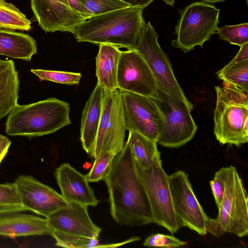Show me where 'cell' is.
I'll use <instances>...</instances> for the list:
<instances>
[{"label": "cell", "mask_w": 248, "mask_h": 248, "mask_svg": "<svg viewBox=\"0 0 248 248\" xmlns=\"http://www.w3.org/2000/svg\"><path fill=\"white\" fill-rule=\"evenodd\" d=\"M28 210L23 205L18 206H0V213L11 211H26Z\"/></svg>", "instance_id": "38"}, {"label": "cell", "mask_w": 248, "mask_h": 248, "mask_svg": "<svg viewBox=\"0 0 248 248\" xmlns=\"http://www.w3.org/2000/svg\"><path fill=\"white\" fill-rule=\"evenodd\" d=\"M225 171V168L222 167L216 172L213 179L209 182L217 209L220 206L224 193Z\"/></svg>", "instance_id": "33"}, {"label": "cell", "mask_w": 248, "mask_h": 248, "mask_svg": "<svg viewBox=\"0 0 248 248\" xmlns=\"http://www.w3.org/2000/svg\"><path fill=\"white\" fill-rule=\"evenodd\" d=\"M168 179L179 228L187 227L200 235L206 234L208 217L194 194L187 174L178 170L168 176Z\"/></svg>", "instance_id": "12"}, {"label": "cell", "mask_w": 248, "mask_h": 248, "mask_svg": "<svg viewBox=\"0 0 248 248\" xmlns=\"http://www.w3.org/2000/svg\"><path fill=\"white\" fill-rule=\"evenodd\" d=\"M93 16L130 7L122 0H80Z\"/></svg>", "instance_id": "30"}, {"label": "cell", "mask_w": 248, "mask_h": 248, "mask_svg": "<svg viewBox=\"0 0 248 248\" xmlns=\"http://www.w3.org/2000/svg\"><path fill=\"white\" fill-rule=\"evenodd\" d=\"M103 181L108 189L110 214L116 222L131 226L154 223L150 202L138 174L128 140L115 156Z\"/></svg>", "instance_id": "1"}, {"label": "cell", "mask_w": 248, "mask_h": 248, "mask_svg": "<svg viewBox=\"0 0 248 248\" xmlns=\"http://www.w3.org/2000/svg\"><path fill=\"white\" fill-rule=\"evenodd\" d=\"M54 176L62 195L68 202L95 206L98 203L86 175L78 171L70 164L64 163L55 170Z\"/></svg>", "instance_id": "17"}, {"label": "cell", "mask_w": 248, "mask_h": 248, "mask_svg": "<svg viewBox=\"0 0 248 248\" xmlns=\"http://www.w3.org/2000/svg\"><path fill=\"white\" fill-rule=\"evenodd\" d=\"M131 7H139L145 8L154 0H122Z\"/></svg>", "instance_id": "37"}, {"label": "cell", "mask_w": 248, "mask_h": 248, "mask_svg": "<svg viewBox=\"0 0 248 248\" xmlns=\"http://www.w3.org/2000/svg\"><path fill=\"white\" fill-rule=\"evenodd\" d=\"M15 183L22 205L46 218L68 203L62 194L31 176L20 175Z\"/></svg>", "instance_id": "15"}, {"label": "cell", "mask_w": 248, "mask_h": 248, "mask_svg": "<svg viewBox=\"0 0 248 248\" xmlns=\"http://www.w3.org/2000/svg\"><path fill=\"white\" fill-rule=\"evenodd\" d=\"M116 155L106 152L94 159L93 165L86 174L89 182H98L104 180L108 173Z\"/></svg>", "instance_id": "29"}, {"label": "cell", "mask_w": 248, "mask_h": 248, "mask_svg": "<svg viewBox=\"0 0 248 248\" xmlns=\"http://www.w3.org/2000/svg\"><path fill=\"white\" fill-rule=\"evenodd\" d=\"M158 38L150 22L146 23L144 20L136 50L143 57L152 71L159 92L181 100L193 107L177 81L169 58L159 45Z\"/></svg>", "instance_id": "8"}, {"label": "cell", "mask_w": 248, "mask_h": 248, "mask_svg": "<svg viewBox=\"0 0 248 248\" xmlns=\"http://www.w3.org/2000/svg\"><path fill=\"white\" fill-rule=\"evenodd\" d=\"M126 130L121 91L104 90L101 120L91 157L95 159L108 152L116 155L124 147Z\"/></svg>", "instance_id": "9"}, {"label": "cell", "mask_w": 248, "mask_h": 248, "mask_svg": "<svg viewBox=\"0 0 248 248\" xmlns=\"http://www.w3.org/2000/svg\"><path fill=\"white\" fill-rule=\"evenodd\" d=\"M159 94L160 100L157 101L164 125L156 142L165 147L179 148L194 137L198 129L191 114L193 107L169 95L159 92Z\"/></svg>", "instance_id": "10"}, {"label": "cell", "mask_w": 248, "mask_h": 248, "mask_svg": "<svg viewBox=\"0 0 248 248\" xmlns=\"http://www.w3.org/2000/svg\"><path fill=\"white\" fill-rule=\"evenodd\" d=\"M69 104L55 97L16 105L9 113L5 124L10 136L29 138L51 134L71 123Z\"/></svg>", "instance_id": "3"}, {"label": "cell", "mask_w": 248, "mask_h": 248, "mask_svg": "<svg viewBox=\"0 0 248 248\" xmlns=\"http://www.w3.org/2000/svg\"><path fill=\"white\" fill-rule=\"evenodd\" d=\"M144 9L130 6L92 16L78 25L73 34L78 42L108 44L136 50L144 20Z\"/></svg>", "instance_id": "2"}, {"label": "cell", "mask_w": 248, "mask_h": 248, "mask_svg": "<svg viewBox=\"0 0 248 248\" xmlns=\"http://www.w3.org/2000/svg\"><path fill=\"white\" fill-rule=\"evenodd\" d=\"M117 80L118 89L160 100L155 77L136 50L121 51Z\"/></svg>", "instance_id": "13"}, {"label": "cell", "mask_w": 248, "mask_h": 248, "mask_svg": "<svg viewBox=\"0 0 248 248\" xmlns=\"http://www.w3.org/2000/svg\"><path fill=\"white\" fill-rule=\"evenodd\" d=\"M135 163L150 202L154 223L171 233L176 232L180 228L173 207L168 175L162 167L160 155L155 158L147 169L142 168L136 160Z\"/></svg>", "instance_id": "7"}, {"label": "cell", "mask_w": 248, "mask_h": 248, "mask_svg": "<svg viewBox=\"0 0 248 248\" xmlns=\"http://www.w3.org/2000/svg\"><path fill=\"white\" fill-rule=\"evenodd\" d=\"M70 7L86 19L93 16L80 0H68Z\"/></svg>", "instance_id": "34"}, {"label": "cell", "mask_w": 248, "mask_h": 248, "mask_svg": "<svg viewBox=\"0 0 248 248\" xmlns=\"http://www.w3.org/2000/svg\"><path fill=\"white\" fill-rule=\"evenodd\" d=\"M121 93L126 129L156 142L164 125L157 100L129 92L121 91Z\"/></svg>", "instance_id": "11"}, {"label": "cell", "mask_w": 248, "mask_h": 248, "mask_svg": "<svg viewBox=\"0 0 248 248\" xmlns=\"http://www.w3.org/2000/svg\"><path fill=\"white\" fill-rule=\"evenodd\" d=\"M96 57L97 83L105 91L118 89L117 71L121 51L117 46L100 44Z\"/></svg>", "instance_id": "20"}, {"label": "cell", "mask_w": 248, "mask_h": 248, "mask_svg": "<svg viewBox=\"0 0 248 248\" xmlns=\"http://www.w3.org/2000/svg\"><path fill=\"white\" fill-rule=\"evenodd\" d=\"M225 191L217 217H208L207 232L220 237L225 232L240 237L248 233V199L236 168L225 167Z\"/></svg>", "instance_id": "5"}, {"label": "cell", "mask_w": 248, "mask_h": 248, "mask_svg": "<svg viewBox=\"0 0 248 248\" xmlns=\"http://www.w3.org/2000/svg\"><path fill=\"white\" fill-rule=\"evenodd\" d=\"M37 51L36 41L29 34L0 28V55L29 62Z\"/></svg>", "instance_id": "22"}, {"label": "cell", "mask_w": 248, "mask_h": 248, "mask_svg": "<svg viewBox=\"0 0 248 248\" xmlns=\"http://www.w3.org/2000/svg\"><path fill=\"white\" fill-rule=\"evenodd\" d=\"M227 0H202V1L211 3V4H214L217 2H224Z\"/></svg>", "instance_id": "39"}, {"label": "cell", "mask_w": 248, "mask_h": 248, "mask_svg": "<svg viewBox=\"0 0 248 248\" xmlns=\"http://www.w3.org/2000/svg\"><path fill=\"white\" fill-rule=\"evenodd\" d=\"M240 47V48L235 57L224 67H228L239 62L248 60V43Z\"/></svg>", "instance_id": "35"}, {"label": "cell", "mask_w": 248, "mask_h": 248, "mask_svg": "<svg viewBox=\"0 0 248 248\" xmlns=\"http://www.w3.org/2000/svg\"><path fill=\"white\" fill-rule=\"evenodd\" d=\"M104 90L97 83L83 109L80 140L83 149L89 155L94 147L102 111Z\"/></svg>", "instance_id": "19"}, {"label": "cell", "mask_w": 248, "mask_h": 248, "mask_svg": "<svg viewBox=\"0 0 248 248\" xmlns=\"http://www.w3.org/2000/svg\"><path fill=\"white\" fill-rule=\"evenodd\" d=\"M220 9L203 1L192 2L179 10L180 18L174 28L176 39L171 45L186 53L209 40L217 33Z\"/></svg>", "instance_id": "6"}, {"label": "cell", "mask_w": 248, "mask_h": 248, "mask_svg": "<svg viewBox=\"0 0 248 248\" xmlns=\"http://www.w3.org/2000/svg\"><path fill=\"white\" fill-rule=\"evenodd\" d=\"M166 4L170 6H174L175 3V0H163Z\"/></svg>", "instance_id": "40"}, {"label": "cell", "mask_w": 248, "mask_h": 248, "mask_svg": "<svg viewBox=\"0 0 248 248\" xmlns=\"http://www.w3.org/2000/svg\"><path fill=\"white\" fill-rule=\"evenodd\" d=\"M186 243L172 235L161 233L152 234L147 237L143 245L148 247L174 248L182 247Z\"/></svg>", "instance_id": "31"}, {"label": "cell", "mask_w": 248, "mask_h": 248, "mask_svg": "<svg viewBox=\"0 0 248 248\" xmlns=\"http://www.w3.org/2000/svg\"><path fill=\"white\" fill-rule=\"evenodd\" d=\"M20 212L0 213V235L10 237L52 235L53 230L46 218Z\"/></svg>", "instance_id": "18"}, {"label": "cell", "mask_w": 248, "mask_h": 248, "mask_svg": "<svg viewBox=\"0 0 248 248\" xmlns=\"http://www.w3.org/2000/svg\"><path fill=\"white\" fill-rule=\"evenodd\" d=\"M11 144V141L8 138L0 134V163L7 153Z\"/></svg>", "instance_id": "36"}, {"label": "cell", "mask_w": 248, "mask_h": 248, "mask_svg": "<svg viewBox=\"0 0 248 248\" xmlns=\"http://www.w3.org/2000/svg\"><path fill=\"white\" fill-rule=\"evenodd\" d=\"M0 205H22L16 183L0 184Z\"/></svg>", "instance_id": "32"}, {"label": "cell", "mask_w": 248, "mask_h": 248, "mask_svg": "<svg viewBox=\"0 0 248 248\" xmlns=\"http://www.w3.org/2000/svg\"><path fill=\"white\" fill-rule=\"evenodd\" d=\"M19 80L12 60L0 59V120L18 105Z\"/></svg>", "instance_id": "21"}, {"label": "cell", "mask_w": 248, "mask_h": 248, "mask_svg": "<svg viewBox=\"0 0 248 248\" xmlns=\"http://www.w3.org/2000/svg\"><path fill=\"white\" fill-rule=\"evenodd\" d=\"M129 141L135 160L143 168L151 165L155 158L160 155L157 142L134 131H129Z\"/></svg>", "instance_id": "23"}, {"label": "cell", "mask_w": 248, "mask_h": 248, "mask_svg": "<svg viewBox=\"0 0 248 248\" xmlns=\"http://www.w3.org/2000/svg\"><path fill=\"white\" fill-rule=\"evenodd\" d=\"M34 16L46 32L56 31L74 33L86 20L69 6L68 0H30Z\"/></svg>", "instance_id": "14"}, {"label": "cell", "mask_w": 248, "mask_h": 248, "mask_svg": "<svg viewBox=\"0 0 248 248\" xmlns=\"http://www.w3.org/2000/svg\"><path fill=\"white\" fill-rule=\"evenodd\" d=\"M88 206L69 202L46 217L53 231L64 234L98 239L101 229L92 220Z\"/></svg>", "instance_id": "16"}, {"label": "cell", "mask_w": 248, "mask_h": 248, "mask_svg": "<svg viewBox=\"0 0 248 248\" xmlns=\"http://www.w3.org/2000/svg\"><path fill=\"white\" fill-rule=\"evenodd\" d=\"M31 21L11 3L0 0V28L11 30L30 31Z\"/></svg>", "instance_id": "24"}, {"label": "cell", "mask_w": 248, "mask_h": 248, "mask_svg": "<svg viewBox=\"0 0 248 248\" xmlns=\"http://www.w3.org/2000/svg\"><path fill=\"white\" fill-rule=\"evenodd\" d=\"M59 247L73 248H114L125 244L126 241L115 244H102L98 239L71 235L53 231L51 235Z\"/></svg>", "instance_id": "25"}, {"label": "cell", "mask_w": 248, "mask_h": 248, "mask_svg": "<svg viewBox=\"0 0 248 248\" xmlns=\"http://www.w3.org/2000/svg\"><path fill=\"white\" fill-rule=\"evenodd\" d=\"M31 72L41 80H47L66 85H78L82 77L80 73L32 69Z\"/></svg>", "instance_id": "28"}, {"label": "cell", "mask_w": 248, "mask_h": 248, "mask_svg": "<svg viewBox=\"0 0 248 248\" xmlns=\"http://www.w3.org/2000/svg\"><path fill=\"white\" fill-rule=\"evenodd\" d=\"M217 33L220 40L240 46L248 43V23L218 27Z\"/></svg>", "instance_id": "27"}, {"label": "cell", "mask_w": 248, "mask_h": 248, "mask_svg": "<svg viewBox=\"0 0 248 248\" xmlns=\"http://www.w3.org/2000/svg\"><path fill=\"white\" fill-rule=\"evenodd\" d=\"M223 83L215 87L214 133L220 143L239 146L248 141V92Z\"/></svg>", "instance_id": "4"}, {"label": "cell", "mask_w": 248, "mask_h": 248, "mask_svg": "<svg viewBox=\"0 0 248 248\" xmlns=\"http://www.w3.org/2000/svg\"><path fill=\"white\" fill-rule=\"evenodd\" d=\"M217 74L223 82L248 92V60L239 62L228 67H223Z\"/></svg>", "instance_id": "26"}]
</instances>
